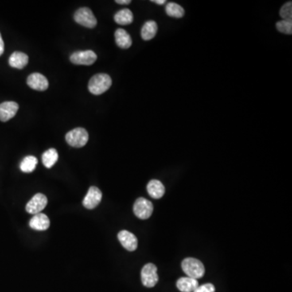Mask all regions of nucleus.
<instances>
[{
    "label": "nucleus",
    "instance_id": "1",
    "mask_svg": "<svg viewBox=\"0 0 292 292\" xmlns=\"http://www.w3.org/2000/svg\"><path fill=\"white\" fill-rule=\"evenodd\" d=\"M112 85V80L109 75L105 73L94 75L89 82V90L94 95H100L106 92Z\"/></svg>",
    "mask_w": 292,
    "mask_h": 292
},
{
    "label": "nucleus",
    "instance_id": "2",
    "mask_svg": "<svg viewBox=\"0 0 292 292\" xmlns=\"http://www.w3.org/2000/svg\"><path fill=\"white\" fill-rule=\"evenodd\" d=\"M182 269L189 278L198 279L204 276V266L202 262L193 258H188L182 262Z\"/></svg>",
    "mask_w": 292,
    "mask_h": 292
},
{
    "label": "nucleus",
    "instance_id": "3",
    "mask_svg": "<svg viewBox=\"0 0 292 292\" xmlns=\"http://www.w3.org/2000/svg\"><path fill=\"white\" fill-rule=\"evenodd\" d=\"M65 139L72 147L81 148L88 142V132L83 128H76L66 134Z\"/></svg>",
    "mask_w": 292,
    "mask_h": 292
},
{
    "label": "nucleus",
    "instance_id": "4",
    "mask_svg": "<svg viewBox=\"0 0 292 292\" xmlns=\"http://www.w3.org/2000/svg\"><path fill=\"white\" fill-rule=\"evenodd\" d=\"M74 20L79 25L89 29H93L97 25V19L94 17L92 11L88 8L78 9L74 14Z\"/></svg>",
    "mask_w": 292,
    "mask_h": 292
},
{
    "label": "nucleus",
    "instance_id": "5",
    "mask_svg": "<svg viewBox=\"0 0 292 292\" xmlns=\"http://www.w3.org/2000/svg\"><path fill=\"white\" fill-rule=\"evenodd\" d=\"M157 266L154 264H146L141 270V282L146 287L151 288L158 282Z\"/></svg>",
    "mask_w": 292,
    "mask_h": 292
},
{
    "label": "nucleus",
    "instance_id": "6",
    "mask_svg": "<svg viewBox=\"0 0 292 292\" xmlns=\"http://www.w3.org/2000/svg\"><path fill=\"white\" fill-rule=\"evenodd\" d=\"M153 211V205L151 201L147 199L140 197L136 200L133 205V212L140 219H148L151 216Z\"/></svg>",
    "mask_w": 292,
    "mask_h": 292
},
{
    "label": "nucleus",
    "instance_id": "7",
    "mask_svg": "<svg viewBox=\"0 0 292 292\" xmlns=\"http://www.w3.org/2000/svg\"><path fill=\"white\" fill-rule=\"evenodd\" d=\"M70 60L76 65H92L97 60V55L93 51H76L71 55Z\"/></svg>",
    "mask_w": 292,
    "mask_h": 292
},
{
    "label": "nucleus",
    "instance_id": "8",
    "mask_svg": "<svg viewBox=\"0 0 292 292\" xmlns=\"http://www.w3.org/2000/svg\"><path fill=\"white\" fill-rule=\"evenodd\" d=\"M47 202L48 200L45 195L37 193L26 204V211L31 215H37L46 208Z\"/></svg>",
    "mask_w": 292,
    "mask_h": 292
},
{
    "label": "nucleus",
    "instance_id": "9",
    "mask_svg": "<svg viewBox=\"0 0 292 292\" xmlns=\"http://www.w3.org/2000/svg\"><path fill=\"white\" fill-rule=\"evenodd\" d=\"M102 193L99 188L97 187H91L89 189L88 193L85 197L83 200V205L86 208L89 210H93V208H96L99 203L102 200Z\"/></svg>",
    "mask_w": 292,
    "mask_h": 292
},
{
    "label": "nucleus",
    "instance_id": "10",
    "mask_svg": "<svg viewBox=\"0 0 292 292\" xmlns=\"http://www.w3.org/2000/svg\"><path fill=\"white\" fill-rule=\"evenodd\" d=\"M27 85L34 90L45 91L49 87V82L43 74L33 73L27 78Z\"/></svg>",
    "mask_w": 292,
    "mask_h": 292
},
{
    "label": "nucleus",
    "instance_id": "11",
    "mask_svg": "<svg viewBox=\"0 0 292 292\" xmlns=\"http://www.w3.org/2000/svg\"><path fill=\"white\" fill-rule=\"evenodd\" d=\"M118 239L121 244L128 251L133 252L137 249L138 241L135 235H133V233L130 231H125V230L121 231L118 234Z\"/></svg>",
    "mask_w": 292,
    "mask_h": 292
},
{
    "label": "nucleus",
    "instance_id": "12",
    "mask_svg": "<svg viewBox=\"0 0 292 292\" xmlns=\"http://www.w3.org/2000/svg\"><path fill=\"white\" fill-rule=\"evenodd\" d=\"M19 106L17 102H5L0 104V120L7 122L17 114Z\"/></svg>",
    "mask_w": 292,
    "mask_h": 292
},
{
    "label": "nucleus",
    "instance_id": "13",
    "mask_svg": "<svg viewBox=\"0 0 292 292\" xmlns=\"http://www.w3.org/2000/svg\"><path fill=\"white\" fill-rule=\"evenodd\" d=\"M29 226L31 228L36 231H46L50 227L49 218L44 214L39 213L31 219Z\"/></svg>",
    "mask_w": 292,
    "mask_h": 292
},
{
    "label": "nucleus",
    "instance_id": "14",
    "mask_svg": "<svg viewBox=\"0 0 292 292\" xmlns=\"http://www.w3.org/2000/svg\"><path fill=\"white\" fill-rule=\"evenodd\" d=\"M9 62L11 67L17 68V69H22L29 63V57L26 54L20 52V51H16L11 55Z\"/></svg>",
    "mask_w": 292,
    "mask_h": 292
},
{
    "label": "nucleus",
    "instance_id": "15",
    "mask_svg": "<svg viewBox=\"0 0 292 292\" xmlns=\"http://www.w3.org/2000/svg\"><path fill=\"white\" fill-rule=\"evenodd\" d=\"M114 37H115L117 46L122 49H129L133 44L131 36L124 29H117L114 33Z\"/></svg>",
    "mask_w": 292,
    "mask_h": 292
},
{
    "label": "nucleus",
    "instance_id": "16",
    "mask_svg": "<svg viewBox=\"0 0 292 292\" xmlns=\"http://www.w3.org/2000/svg\"><path fill=\"white\" fill-rule=\"evenodd\" d=\"M147 191L152 198L160 199L165 193V187L159 180H152L148 184Z\"/></svg>",
    "mask_w": 292,
    "mask_h": 292
},
{
    "label": "nucleus",
    "instance_id": "17",
    "mask_svg": "<svg viewBox=\"0 0 292 292\" xmlns=\"http://www.w3.org/2000/svg\"><path fill=\"white\" fill-rule=\"evenodd\" d=\"M176 286L181 292H193L198 287V281L189 277L180 278L176 282Z\"/></svg>",
    "mask_w": 292,
    "mask_h": 292
},
{
    "label": "nucleus",
    "instance_id": "18",
    "mask_svg": "<svg viewBox=\"0 0 292 292\" xmlns=\"http://www.w3.org/2000/svg\"><path fill=\"white\" fill-rule=\"evenodd\" d=\"M157 32V23L153 21H147L145 23L141 29V37L145 41H149L155 37Z\"/></svg>",
    "mask_w": 292,
    "mask_h": 292
},
{
    "label": "nucleus",
    "instance_id": "19",
    "mask_svg": "<svg viewBox=\"0 0 292 292\" xmlns=\"http://www.w3.org/2000/svg\"><path fill=\"white\" fill-rule=\"evenodd\" d=\"M114 20L119 25H130L133 21V14L129 9H122L114 15Z\"/></svg>",
    "mask_w": 292,
    "mask_h": 292
},
{
    "label": "nucleus",
    "instance_id": "20",
    "mask_svg": "<svg viewBox=\"0 0 292 292\" xmlns=\"http://www.w3.org/2000/svg\"><path fill=\"white\" fill-rule=\"evenodd\" d=\"M59 158L57 150L55 149H50L43 154V163L46 168H51L56 163Z\"/></svg>",
    "mask_w": 292,
    "mask_h": 292
},
{
    "label": "nucleus",
    "instance_id": "21",
    "mask_svg": "<svg viewBox=\"0 0 292 292\" xmlns=\"http://www.w3.org/2000/svg\"><path fill=\"white\" fill-rule=\"evenodd\" d=\"M165 13L171 17L182 18L184 15V9L183 7L176 3H169L165 6Z\"/></svg>",
    "mask_w": 292,
    "mask_h": 292
},
{
    "label": "nucleus",
    "instance_id": "22",
    "mask_svg": "<svg viewBox=\"0 0 292 292\" xmlns=\"http://www.w3.org/2000/svg\"><path fill=\"white\" fill-rule=\"evenodd\" d=\"M37 164V157H33V156H28V157H25L23 159V161H21L20 168H21V170L23 172L30 173V172L34 171Z\"/></svg>",
    "mask_w": 292,
    "mask_h": 292
},
{
    "label": "nucleus",
    "instance_id": "23",
    "mask_svg": "<svg viewBox=\"0 0 292 292\" xmlns=\"http://www.w3.org/2000/svg\"><path fill=\"white\" fill-rule=\"evenodd\" d=\"M276 28L280 33L291 34L292 20H282V21H278V23L276 24Z\"/></svg>",
    "mask_w": 292,
    "mask_h": 292
},
{
    "label": "nucleus",
    "instance_id": "24",
    "mask_svg": "<svg viewBox=\"0 0 292 292\" xmlns=\"http://www.w3.org/2000/svg\"><path fill=\"white\" fill-rule=\"evenodd\" d=\"M280 17L282 20H292V3L287 2L281 8Z\"/></svg>",
    "mask_w": 292,
    "mask_h": 292
},
{
    "label": "nucleus",
    "instance_id": "25",
    "mask_svg": "<svg viewBox=\"0 0 292 292\" xmlns=\"http://www.w3.org/2000/svg\"><path fill=\"white\" fill-rule=\"evenodd\" d=\"M193 292H215V287L213 284L206 283L198 286Z\"/></svg>",
    "mask_w": 292,
    "mask_h": 292
},
{
    "label": "nucleus",
    "instance_id": "26",
    "mask_svg": "<svg viewBox=\"0 0 292 292\" xmlns=\"http://www.w3.org/2000/svg\"><path fill=\"white\" fill-rule=\"evenodd\" d=\"M4 51H5V43H4L2 36H1V33H0V56L3 55Z\"/></svg>",
    "mask_w": 292,
    "mask_h": 292
},
{
    "label": "nucleus",
    "instance_id": "27",
    "mask_svg": "<svg viewBox=\"0 0 292 292\" xmlns=\"http://www.w3.org/2000/svg\"><path fill=\"white\" fill-rule=\"evenodd\" d=\"M115 3L119 4V5H129V4H131V0H116Z\"/></svg>",
    "mask_w": 292,
    "mask_h": 292
},
{
    "label": "nucleus",
    "instance_id": "28",
    "mask_svg": "<svg viewBox=\"0 0 292 292\" xmlns=\"http://www.w3.org/2000/svg\"><path fill=\"white\" fill-rule=\"evenodd\" d=\"M152 2L155 3V4L158 5H162L165 4V0H153Z\"/></svg>",
    "mask_w": 292,
    "mask_h": 292
}]
</instances>
